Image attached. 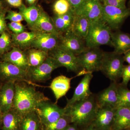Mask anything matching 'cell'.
<instances>
[{"mask_svg": "<svg viewBox=\"0 0 130 130\" xmlns=\"http://www.w3.org/2000/svg\"><path fill=\"white\" fill-rule=\"evenodd\" d=\"M13 108L22 116L35 111L40 103L49 101L43 93L36 89L35 85L21 81L15 83Z\"/></svg>", "mask_w": 130, "mask_h": 130, "instance_id": "1", "label": "cell"}, {"mask_svg": "<svg viewBox=\"0 0 130 130\" xmlns=\"http://www.w3.org/2000/svg\"><path fill=\"white\" fill-rule=\"evenodd\" d=\"M65 107L66 114L71 117L72 123L80 129L92 124L99 108L95 95L93 94L86 100Z\"/></svg>", "mask_w": 130, "mask_h": 130, "instance_id": "2", "label": "cell"}, {"mask_svg": "<svg viewBox=\"0 0 130 130\" xmlns=\"http://www.w3.org/2000/svg\"><path fill=\"white\" fill-rule=\"evenodd\" d=\"M112 30L102 19L90 24L85 39L88 48L100 47L102 45L112 47L111 34Z\"/></svg>", "mask_w": 130, "mask_h": 130, "instance_id": "3", "label": "cell"}, {"mask_svg": "<svg viewBox=\"0 0 130 130\" xmlns=\"http://www.w3.org/2000/svg\"><path fill=\"white\" fill-rule=\"evenodd\" d=\"M124 61L123 55L104 52L100 71L111 81L117 82L121 78Z\"/></svg>", "mask_w": 130, "mask_h": 130, "instance_id": "4", "label": "cell"}, {"mask_svg": "<svg viewBox=\"0 0 130 130\" xmlns=\"http://www.w3.org/2000/svg\"><path fill=\"white\" fill-rule=\"evenodd\" d=\"M104 51L100 47L88 48L78 55L82 72L80 76L100 71Z\"/></svg>", "mask_w": 130, "mask_h": 130, "instance_id": "5", "label": "cell"}, {"mask_svg": "<svg viewBox=\"0 0 130 130\" xmlns=\"http://www.w3.org/2000/svg\"><path fill=\"white\" fill-rule=\"evenodd\" d=\"M61 67L52 57L49 56L44 62L38 66L29 67L27 71L28 80L31 83H42L51 78L54 71Z\"/></svg>", "mask_w": 130, "mask_h": 130, "instance_id": "6", "label": "cell"}, {"mask_svg": "<svg viewBox=\"0 0 130 130\" xmlns=\"http://www.w3.org/2000/svg\"><path fill=\"white\" fill-rule=\"evenodd\" d=\"M130 16V9L103 5L102 19L112 30H119L124 21Z\"/></svg>", "mask_w": 130, "mask_h": 130, "instance_id": "7", "label": "cell"}, {"mask_svg": "<svg viewBox=\"0 0 130 130\" xmlns=\"http://www.w3.org/2000/svg\"><path fill=\"white\" fill-rule=\"evenodd\" d=\"M42 125L55 122L66 113V108H61L56 103L48 101L40 103L35 109Z\"/></svg>", "mask_w": 130, "mask_h": 130, "instance_id": "8", "label": "cell"}, {"mask_svg": "<svg viewBox=\"0 0 130 130\" xmlns=\"http://www.w3.org/2000/svg\"><path fill=\"white\" fill-rule=\"evenodd\" d=\"M49 56L58 62L61 67L67 68L68 71L77 73L79 76L82 72L77 56L64 49L58 46L48 53Z\"/></svg>", "mask_w": 130, "mask_h": 130, "instance_id": "9", "label": "cell"}, {"mask_svg": "<svg viewBox=\"0 0 130 130\" xmlns=\"http://www.w3.org/2000/svg\"><path fill=\"white\" fill-rule=\"evenodd\" d=\"M0 81L3 83L23 81L35 85L28 80L27 71L11 63L2 60L0 61Z\"/></svg>", "mask_w": 130, "mask_h": 130, "instance_id": "10", "label": "cell"}, {"mask_svg": "<svg viewBox=\"0 0 130 130\" xmlns=\"http://www.w3.org/2000/svg\"><path fill=\"white\" fill-rule=\"evenodd\" d=\"M59 38L58 46L70 51L76 56L87 48L85 40L74 35L71 30L61 34Z\"/></svg>", "mask_w": 130, "mask_h": 130, "instance_id": "11", "label": "cell"}, {"mask_svg": "<svg viewBox=\"0 0 130 130\" xmlns=\"http://www.w3.org/2000/svg\"><path fill=\"white\" fill-rule=\"evenodd\" d=\"M103 9V5L98 0H84L74 13L85 16L91 24L102 19Z\"/></svg>", "mask_w": 130, "mask_h": 130, "instance_id": "12", "label": "cell"}, {"mask_svg": "<svg viewBox=\"0 0 130 130\" xmlns=\"http://www.w3.org/2000/svg\"><path fill=\"white\" fill-rule=\"evenodd\" d=\"M59 36L53 33L36 32L31 48L37 49L48 53L58 46L59 42Z\"/></svg>", "mask_w": 130, "mask_h": 130, "instance_id": "13", "label": "cell"}, {"mask_svg": "<svg viewBox=\"0 0 130 130\" xmlns=\"http://www.w3.org/2000/svg\"><path fill=\"white\" fill-rule=\"evenodd\" d=\"M118 85L117 82L112 81L107 88L95 95L99 107L109 106L116 108L119 99Z\"/></svg>", "mask_w": 130, "mask_h": 130, "instance_id": "14", "label": "cell"}, {"mask_svg": "<svg viewBox=\"0 0 130 130\" xmlns=\"http://www.w3.org/2000/svg\"><path fill=\"white\" fill-rule=\"evenodd\" d=\"M93 77L92 73H88L84 75L75 89L72 97L69 100L68 99L65 107H70L76 103L86 100L93 94L90 89V82Z\"/></svg>", "mask_w": 130, "mask_h": 130, "instance_id": "15", "label": "cell"}, {"mask_svg": "<svg viewBox=\"0 0 130 130\" xmlns=\"http://www.w3.org/2000/svg\"><path fill=\"white\" fill-rule=\"evenodd\" d=\"M116 109L109 106L99 107L91 124L100 130H112Z\"/></svg>", "mask_w": 130, "mask_h": 130, "instance_id": "16", "label": "cell"}, {"mask_svg": "<svg viewBox=\"0 0 130 130\" xmlns=\"http://www.w3.org/2000/svg\"><path fill=\"white\" fill-rule=\"evenodd\" d=\"M1 60L11 63L21 70L27 71L29 67L26 51L13 47L10 51L1 56Z\"/></svg>", "mask_w": 130, "mask_h": 130, "instance_id": "17", "label": "cell"}, {"mask_svg": "<svg viewBox=\"0 0 130 130\" xmlns=\"http://www.w3.org/2000/svg\"><path fill=\"white\" fill-rule=\"evenodd\" d=\"M15 92V83H3L0 88V110L3 113L12 108Z\"/></svg>", "mask_w": 130, "mask_h": 130, "instance_id": "18", "label": "cell"}, {"mask_svg": "<svg viewBox=\"0 0 130 130\" xmlns=\"http://www.w3.org/2000/svg\"><path fill=\"white\" fill-rule=\"evenodd\" d=\"M30 29L31 31L36 32H48L59 36L61 35L55 28L52 18L41 7L37 21Z\"/></svg>", "mask_w": 130, "mask_h": 130, "instance_id": "19", "label": "cell"}, {"mask_svg": "<svg viewBox=\"0 0 130 130\" xmlns=\"http://www.w3.org/2000/svg\"><path fill=\"white\" fill-rule=\"evenodd\" d=\"M111 37L112 47L115 53L124 55L130 50V34L119 30L112 31Z\"/></svg>", "mask_w": 130, "mask_h": 130, "instance_id": "20", "label": "cell"}, {"mask_svg": "<svg viewBox=\"0 0 130 130\" xmlns=\"http://www.w3.org/2000/svg\"><path fill=\"white\" fill-rule=\"evenodd\" d=\"M73 77L69 78L60 75L54 78L49 86L53 93L57 104L58 100L64 96L71 88V80Z\"/></svg>", "mask_w": 130, "mask_h": 130, "instance_id": "21", "label": "cell"}, {"mask_svg": "<svg viewBox=\"0 0 130 130\" xmlns=\"http://www.w3.org/2000/svg\"><path fill=\"white\" fill-rule=\"evenodd\" d=\"M130 128V108L120 107L116 108L112 130H122Z\"/></svg>", "mask_w": 130, "mask_h": 130, "instance_id": "22", "label": "cell"}, {"mask_svg": "<svg viewBox=\"0 0 130 130\" xmlns=\"http://www.w3.org/2000/svg\"><path fill=\"white\" fill-rule=\"evenodd\" d=\"M22 116L13 108L3 113L1 130H20Z\"/></svg>", "mask_w": 130, "mask_h": 130, "instance_id": "23", "label": "cell"}, {"mask_svg": "<svg viewBox=\"0 0 130 130\" xmlns=\"http://www.w3.org/2000/svg\"><path fill=\"white\" fill-rule=\"evenodd\" d=\"M13 47L26 51L31 48V45L35 39L36 32L24 31L19 34L11 33Z\"/></svg>", "mask_w": 130, "mask_h": 130, "instance_id": "24", "label": "cell"}, {"mask_svg": "<svg viewBox=\"0 0 130 130\" xmlns=\"http://www.w3.org/2000/svg\"><path fill=\"white\" fill-rule=\"evenodd\" d=\"M90 25V22L86 17L75 14L71 30L77 36L85 40Z\"/></svg>", "mask_w": 130, "mask_h": 130, "instance_id": "25", "label": "cell"}, {"mask_svg": "<svg viewBox=\"0 0 130 130\" xmlns=\"http://www.w3.org/2000/svg\"><path fill=\"white\" fill-rule=\"evenodd\" d=\"M74 15V12L71 9L66 14L62 15L55 14L52 18L55 28L61 34L71 29Z\"/></svg>", "mask_w": 130, "mask_h": 130, "instance_id": "26", "label": "cell"}, {"mask_svg": "<svg viewBox=\"0 0 130 130\" xmlns=\"http://www.w3.org/2000/svg\"><path fill=\"white\" fill-rule=\"evenodd\" d=\"M42 125L36 111L22 116L20 130H41Z\"/></svg>", "mask_w": 130, "mask_h": 130, "instance_id": "27", "label": "cell"}, {"mask_svg": "<svg viewBox=\"0 0 130 130\" xmlns=\"http://www.w3.org/2000/svg\"><path fill=\"white\" fill-rule=\"evenodd\" d=\"M18 8L19 12L22 14L24 20L26 21L29 28H31L38 18L41 7L34 4L29 7H26L25 5L23 4Z\"/></svg>", "mask_w": 130, "mask_h": 130, "instance_id": "28", "label": "cell"}, {"mask_svg": "<svg viewBox=\"0 0 130 130\" xmlns=\"http://www.w3.org/2000/svg\"><path fill=\"white\" fill-rule=\"evenodd\" d=\"M29 67H35L42 64L48 58V53L37 49L30 48L26 51Z\"/></svg>", "mask_w": 130, "mask_h": 130, "instance_id": "29", "label": "cell"}, {"mask_svg": "<svg viewBox=\"0 0 130 130\" xmlns=\"http://www.w3.org/2000/svg\"><path fill=\"white\" fill-rule=\"evenodd\" d=\"M119 99L116 108L120 107L130 108V90L127 87L118 85Z\"/></svg>", "mask_w": 130, "mask_h": 130, "instance_id": "30", "label": "cell"}, {"mask_svg": "<svg viewBox=\"0 0 130 130\" xmlns=\"http://www.w3.org/2000/svg\"><path fill=\"white\" fill-rule=\"evenodd\" d=\"M71 123V117L66 113L54 123L43 126L46 130H63Z\"/></svg>", "mask_w": 130, "mask_h": 130, "instance_id": "31", "label": "cell"}, {"mask_svg": "<svg viewBox=\"0 0 130 130\" xmlns=\"http://www.w3.org/2000/svg\"><path fill=\"white\" fill-rule=\"evenodd\" d=\"M11 33L6 30L0 35V56L12 48Z\"/></svg>", "mask_w": 130, "mask_h": 130, "instance_id": "32", "label": "cell"}, {"mask_svg": "<svg viewBox=\"0 0 130 130\" xmlns=\"http://www.w3.org/2000/svg\"><path fill=\"white\" fill-rule=\"evenodd\" d=\"M71 9V6L67 0H57L53 6L54 11L56 15L66 14Z\"/></svg>", "mask_w": 130, "mask_h": 130, "instance_id": "33", "label": "cell"}, {"mask_svg": "<svg viewBox=\"0 0 130 130\" xmlns=\"http://www.w3.org/2000/svg\"><path fill=\"white\" fill-rule=\"evenodd\" d=\"M6 19L8 20L11 22L21 23L24 19L22 14L20 12H17L11 10H8L6 16Z\"/></svg>", "mask_w": 130, "mask_h": 130, "instance_id": "34", "label": "cell"}, {"mask_svg": "<svg viewBox=\"0 0 130 130\" xmlns=\"http://www.w3.org/2000/svg\"><path fill=\"white\" fill-rule=\"evenodd\" d=\"M8 28L12 33L19 34L25 31V26L21 23L11 22L7 24Z\"/></svg>", "mask_w": 130, "mask_h": 130, "instance_id": "35", "label": "cell"}, {"mask_svg": "<svg viewBox=\"0 0 130 130\" xmlns=\"http://www.w3.org/2000/svg\"><path fill=\"white\" fill-rule=\"evenodd\" d=\"M126 0H103L102 3L104 5L125 9L127 8L126 6Z\"/></svg>", "mask_w": 130, "mask_h": 130, "instance_id": "36", "label": "cell"}, {"mask_svg": "<svg viewBox=\"0 0 130 130\" xmlns=\"http://www.w3.org/2000/svg\"><path fill=\"white\" fill-rule=\"evenodd\" d=\"M121 78L122 82L121 84L123 86L127 87L128 83L130 81V65L124 66Z\"/></svg>", "mask_w": 130, "mask_h": 130, "instance_id": "37", "label": "cell"}, {"mask_svg": "<svg viewBox=\"0 0 130 130\" xmlns=\"http://www.w3.org/2000/svg\"><path fill=\"white\" fill-rule=\"evenodd\" d=\"M7 11L8 9H6L0 13V35L7 30L8 29L6 19Z\"/></svg>", "mask_w": 130, "mask_h": 130, "instance_id": "38", "label": "cell"}, {"mask_svg": "<svg viewBox=\"0 0 130 130\" xmlns=\"http://www.w3.org/2000/svg\"><path fill=\"white\" fill-rule=\"evenodd\" d=\"M71 6V9L75 12L78 9L84 0H67Z\"/></svg>", "mask_w": 130, "mask_h": 130, "instance_id": "39", "label": "cell"}, {"mask_svg": "<svg viewBox=\"0 0 130 130\" xmlns=\"http://www.w3.org/2000/svg\"><path fill=\"white\" fill-rule=\"evenodd\" d=\"M7 4L14 7L19 8L23 4L22 0H6Z\"/></svg>", "mask_w": 130, "mask_h": 130, "instance_id": "40", "label": "cell"}, {"mask_svg": "<svg viewBox=\"0 0 130 130\" xmlns=\"http://www.w3.org/2000/svg\"><path fill=\"white\" fill-rule=\"evenodd\" d=\"M7 3L6 0H0V13L7 9Z\"/></svg>", "mask_w": 130, "mask_h": 130, "instance_id": "41", "label": "cell"}, {"mask_svg": "<svg viewBox=\"0 0 130 130\" xmlns=\"http://www.w3.org/2000/svg\"><path fill=\"white\" fill-rule=\"evenodd\" d=\"M63 130H80L78 126L73 123H71Z\"/></svg>", "mask_w": 130, "mask_h": 130, "instance_id": "42", "label": "cell"}, {"mask_svg": "<svg viewBox=\"0 0 130 130\" xmlns=\"http://www.w3.org/2000/svg\"><path fill=\"white\" fill-rule=\"evenodd\" d=\"M124 55L123 56L124 61L128 63V65H130V50L126 52Z\"/></svg>", "mask_w": 130, "mask_h": 130, "instance_id": "43", "label": "cell"}, {"mask_svg": "<svg viewBox=\"0 0 130 130\" xmlns=\"http://www.w3.org/2000/svg\"><path fill=\"white\" fill-rule=\"evenodd\" d=\"M80 129V128H79ZM80 130H100L95 127L92 124H91L87 126L86 127L81 128Z\"/></svg>", "mask_w": 130, "mask_h": 130, "instance_id": "44", "label": "cell"}, {"mask_svg": "<svg viewBox=\"0 0 130 130\" xmlns=\"http://www.w3.org/2000/svg\"><path fill=\"white\" fill-rule=\"evenodd\" d=\"M37 0H26L27 3L30 5H32L34 4Z\"/></svg>", "mask_w": 130, "mask_h": 130, "instance_id": "45", "label": "cell"}, {"mask_svg": "<svg viewBox=\"0 0 130 130\" xmlns=\"http://www.w3.org/2000/svg\"><path fill=\"white\" fill-rule=\"evenodd\" d=\"M3 115V113H2L1 111L0 110V128H1V127L2 123Z\"/></svg>", "mask_w": 130, "mask_h": 130, "instance_id": "46", "label": "cell"}, {"mask_svg": "<svg viewBox=\"0 0 130 130\" xmlns=\"http://www.w3.org/2000/svg\"><path fill=\"white\" fill-rule=\"evenodd\" d=\"M3 84V83L1 81H0V88H1V87L2 85Z\"/></svg>", "mask_w": 130, "mask_h": 130, "instance_id": "47", "label": "cell"}, {"mask_svg": "<svg viewBox=\"0 0 130 130\" xmlns=\"http://www.w3.org/2000/svg\"><path fill=\"white\" fill-rule=\"evenodd\" d=\"M128 5H129V8L130 9V0L129 1V3H128Z\"/></svg>", "mask_w": 130, "mask_h": 130, "instance_id": "48", "label": "cell"}, {"mask_svg": "<svg viewBox=\"0 0 130 130\" xmlns=\"http://www.w3.org/2000/svg\"><path fill=\"white\" fill-rule=\"evenodd\" d=\"M43 126V125H42ZM41 130H46L44 128V127H43V126H42V129Z\"/></svg>", "mask_w": 130, "mask_h": 130, "instance_id": "49", "label": "cell"}, {"mask_svg": "<svg viewBox=\"0 0 130 130\" xmlns=\"http://www.w3.org/2000/svg\"><path fill=\"white\" fill-rule=\"evenodd\" d=\"M98 1H100V2H101L102 3L103 1V0H98Z\"/></svg>", "mask_w": 130, "mask_h": 130, "instance_id": "50", "label": "cell"}, {"mask_svg": "<svg viewBox=\"0 0 130 130\" xmlns=\"http://www.w3.org/2000/svg\"><path fill=\"white\" fill-rule=\"evenodd\" d=\"M127 130H130V128H129V129H127Z\"/></svg>", "mask_w": 130, "mask_h": 130, "instance_id": "51", "label": "cell"}, {"mask_svg": "<svg viewBox=\"0 0 130 130\" xmlns=\"http://www.w3.org/2000/svg\"><path fill=\"white\" fill-rule=\"evenodd\" d=\"M127 129H124V130H127Z\"/></svg>", "mask_w": 130, "mask_h": 130, "instance_id": "52", "label": "cell"}]
</instances>
